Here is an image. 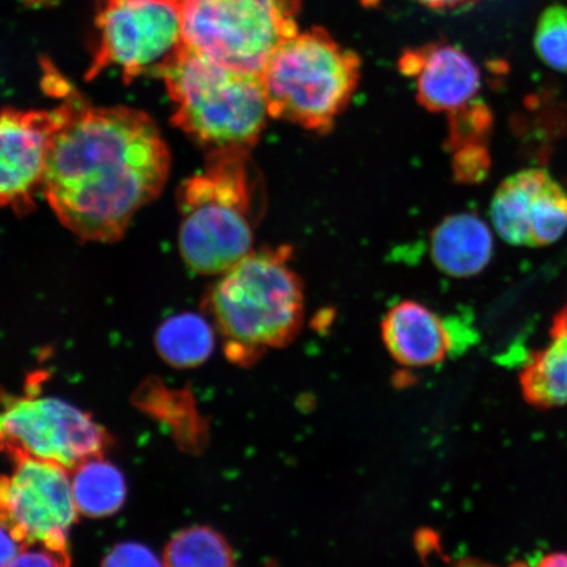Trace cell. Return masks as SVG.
Listing matches in <instances>:
<instances>
[{
    "label": "cell",
    "mask_w": 567,
    "mask_h": 567,
    "mask_svg": "<svg viewBox=\"0 0 567 567\" xmlns=\"http://www.w3.org/2000/svg\"><path fill=\"white\" fill-rule=\"evenodd\" d=\"M534 567H567V553H551L543 557Z\"/></svg>",
    "instance_id": "cell-25"
},
{
    "label": "cell",
    "mask_w": 567,
    "mask_h": 567,
    "mask_svg": "<svg viewBox=\"0 0 567 567\" xmlns=\"http://www.w3.org/2000/svg\"><path fill=\"white\" fill-rule=\"evenodd\" d=\"M174 104L173 123L208 154L250 152L269 117L264 82L182 45L158 74Z\"/></svg>",
    "instance_id": "cell-4"
},
{
    "label": "cell",
    "mask_w": 567,
    "mask_h": 567,
    "mask_svg": "<svg viewBox=\"0 0 567 567\" xmlns=\"http://www.w3.org/2000/svg\"><path fill=\"white\" fill-rule=\"evenodd\" d=\"M488 169V155L480 144L457 148L453 159V173L461 182L474 183L484 179Z\"/></svg>",
    "instance_id": "cell-20"
},
{
    "label": "cell",
    "mask_w": 567,
    "mask_h": 567,
    "mask_svg": "<svg viewBox=\"0 0 567 567\" xmlns=\"http://www.w3.org/2000/svg\"><path fill=\"white\" fill-rule=\"evenodd\" d=\"M13 463V472L0 476V524L21 548L39 545L70 567L69 532L80 515L70 472L47 461Z\"/></svg>",
    "instance_id": "cell-9"
},
{
    "label": "cell",
    "mask_w": 567,
    "mask_h": 567,
    "mask_svg": "<svg viewBox=\"0 0 567 567\" xmlns=\"http://www.w3.org/2000/svg\"><path fill=\"white\" fill-rule=\"evenodd\" d=\"M155 346L168 365L188 370L209 359L215 349V332L207 319L200 316L176 315L159 326Z\"/></svg>",
    "instance_id": "cell-17"
},
{
    "label": "cell",
    "mask_w": 567,
    "mask_h": 567,
    "mask_svg": "<svg viewBox=\"0 0 567 567\" xmlns=\"http://www.w3.org/2000/svg\"><path fill=\"white\" fill-rule=\"evenodd\" d=\"M45 83L62 99L65 116L49 148L42 194L78 238L116 243L165 188L167 142L145 112L89 104L59 74Z\"/></svg>",
    "instance_id": "cell-1"
},
{
    "label": "cell",
    "mask_w": 567,
    "mask_h": 567,
    "mask_svg": "<svg viewBox=\"0 0 567 567\" xmlns=\"http://www.w3.org/2000/svg\"><path fill=\"white\" fill-rule=\"evenodd\" d=\"M455 567H495V566L478 561V559L470 558V559H461V561H458L455 565ZM512 567H528V566L524 565V564H516Z\"/></svg>",
    "instance_id": "cell-26"
},
{
    "label": "cell",
    "mask_w": 567,
    "mask_h": 567,
    "mask_svg": "<svg viewBox=\"0 0 567 567\" xmlns=\"http://www.w3.org/2000/svg\"><path fill=\"white\" fill-rule=\"evenodd\" d=\"M520 382L524 395L535 406L567 405V307L555 318L548 344L527 361Z\"/></svg>",
    "instance_id": "cell-15"
},
{
    "label": "cell",
    "mask_w": 567,
    "mask_h": 567,
    "mask_svg": "<svg viewBox=\"0 0 567 567\" xmlns=\"http://www.w3.org/2000/svg\"><path fill=\"white\" fill-rule=\"evenodd\" d=\"M32 2H33V3H34V2L42 3V2H44V0H32Z\"/></svg>",
    "instance_id": "cell-27"
},
{
    "label": "cell",
    "mask_w": 567,
    "mask_h": 567,
    "mask_svg": "<svg viewBox=\"0 0 567 567\" xmlns=\"http://www.w3.org/2000/svg\"><path fill=\"white\" fill-rule=\"evenodd\" d=\"M536 53L545 65L567 74V7H548L537 21Z\"/></svg>",
    "instance_id": "cell-19"
},
{
    "label": "cell",
    "mask_w": 567,
    "mask_h": 567,
    "mask_svg": "<svg viewBox=\"0 0 567 567\" xmlns=\"http://www.w3.org/2000/svg\"><path fill=\"white\" fill-rule=\"evenodd\" d=\"M403 75L413 78L417 102L449 115L477 102L481 71L472 56L446 42L410 49L400 59Z\"/></svg>",
    "instance_id": "cell-12"
},
{
    "label": "cell",
    "mask_w": 567,
    "mask_h": 567,
    "mask_svg": "<svg viewBox=\"0 0 567 567\" xmlns=\"http://www.w3.org/2000/svg\"><path fill=\"white\" fill-rule=\"evenodd\" d=\"M23 550L9 530L0 524V567H7Z\"/></svg>",
    "instance_id": "cell-23"
},
{
    "label": "cell",
    "mask_w": 567,
    "mask_h": 567,
    "mask_svg": "<svg viewBox=\"0 0 567 567\" xmlns=\"http://www.w3.org/2000/svg\"><path fill=\"white\" fill-rule=\"evenodd\" d=\"M7 567H62L56 558L45 549H23Z\"/></svg>",
    "instance_id": "cell-22"
},
{
    "label": "cell",
    "mask_w": 567,
    "mask_h": 567,
    "mask_svg": "<svg viewBox=\"0 0 567 567\" xmlns=\"http://www.w3.org/2000/svg\"><path fill=\"white\" fill-rule=\"evenodd\" d=\"M0 455L47 461L73 472L101 457L112 439L84 411L53 396H0Z\"/></svg>",
    "instance_id": "cell-7"
},
{
    "label": "cell",
    "mask_w": 567,
    "mask_h": 567,
    "mask_svg": "<svg viewBox=\"0 0 567 567\" xmlns=\"http://www.w3.org/2000/svg\"><path fill=\"white\" fill-rule=\"evenodd\" d=\"M96 28L87 80L111 68L126 83L159 74L183 45L181 0H99Z\"/></svg>",
    "instance_id": "cell-8"
},
{
    "label": "cell",
    "mask_w": 567,
    "mask_h": 567,
    "mask_svg": "<svg viewBox=\"0 0 567 567\" xmlns=\"http://www.w3.org/2000/svg\"><path fill=\"white\" fill-rule=\"evenodd\" d=\"M491 216L506 243L549 246L567 231V190L547 169H523L496 189Z\"/></svg>",
    "instance_id": "cell-10"
},
{
    "label": "cell",
    "mask_w": 567,
    "mask_h": 567,
    "mask_svg": "<svg viewBox=\"0 0 567 567\" xmlns=\"http://www.w3.org/2000/svg\"><path fill=\"white\" fill-rule=\"evenodd\" d=\"M165 567H236V556L226 538L205 526L184 528L163 553Z\"/></svg>",
    "instance_id": "cell-18"
},
{
    "label": "cell",
    "mask_w": 567,
    "mask_h": 567,
    "mask_svg": "<svg viewBox=\"0 0 567 567\" xmlns=\"http://www.w3.org/2000/svg\"><path fill=\"white\" fill-rule=\"evenodd\" d=\"M301 0H181L183 44L240 73L261 75L292 38Z\"/></svg>",
    "instance_id": "cell-6"
},
{
    "label": "cell",
    "mask_w": 567,
    "mask_h": 567,
    "mask_svg": "<svg viewBox=\"0 0 567 567\" xmlns=\"http://www.w3.org/2000/svg\"><path fill=\"white\" fill-rule=\"evenodd\" d=\"M381 331L389 353L396 363L408 368L436 365L456 349L452 323L425 305L411 300L390 308Z\"/></svg>",
    "instance_id": "cell-13"
},
{
    "label": "cell",
    "mask_w": 567,
    "mask_h": 567,
    "mask_svg": "<svg viewBox=\"0 0 567 567\" xmlns=\"http://www.w3.org/2000/svg\"><path fill=\"white\" fill-rule=\"evenodd\" d=\"M494 254L492 230L473 213L443 219L431 234V258L452 278H472L484 271Z\"/></svg>",
    "instance_id": "cell-14"
},
{
    "label": "cell",
    "mask_w": 567,
    "mask_h": 567,
    "mask_svg": "<svg viewBox=\"0 0 567 567\" xmlns=\"http://www.w3.org/2000/svg\"><path fill=\"white\" fill-rule=\"evenodd\" d=\"M103 567H165V565L145 545L123 543L116 545L106 555Z\"/></svg>",
    "instance_id": "cell-21"
},
{
    "label": "cell",
    "mask_w": 567,
    "mask_h": 567,
    "mask_svg": "<svg viewBox=\"0 0 567 567\" xmlns=\"http://www.w3.org/2000/svg\"><path fill=\"white\" fill-rule=\"evenodd\" d=\"M360 68L359 55L328 32H297L269 56L260 75L269 117L329 133L358 89Z\"/></svg>",
    "instance_id": "cell-5"
},
{
    "label": "cell",
    "mask_w": 567,
    "mask_h": 567,
    "mask_svg": "<svg viewBox=\"0 0 567 567\" xmlns=\"http://www.w3.org/2000/svg\"><path fill=\"white\" fill-rule=\"evenodd\" d=\"M290 255L289 246L251 251L205 296L203 308L231 363L251 365L268 350L286 347L300 334L303 284L289 266Z\"/></svg>",
    "instance_id": "cell-2"
},
{
    "label": "cell",
    "mask_w": 567,
    "mask_h": 567,
    "mask_svg": "<svg viewBox=\"0 0 567 567\" xmlns=\"http://www.w3.org/2000/svg\"><path fill=\"white\" fill-rule=\"evenodd\" d=\"M78 513L89 517L116 514L126 499L123 473L101 457L84 461L73 471L71 480Z\"/></svg>",
    "instance_id": "cell-16"
},
{
    "label": "cell",
    "mask_w": 567,
    "mask_h": 567,
    "mask_svg": "<svg viewBox=\"0 0 567 567\" xmlns=\"http://www.w3.org/2000/svg\"><path fill=\"white\" fill-rule=\"evenodd\" d=\"M63 116L62 104L51 111L0 110V208L21 215L32 209Z\"/></svg>",
    "instance_id": "cell-11"
},
{
    "label": "cell",
    "mask_w": 567,
    "mask_h": 567,
    "mask_svg": "<svg viewBox=\"0 0 567 567\" xmlns=\"http://www.w3.org/2000/svg\"><path fill=\"white\" fill-rule=\"evenodd\" d=\"M416 2L434 10H455L476 3L478 0H416Z\"/></svg>",
    "instance_id": "cell-24"
},
{
    "label": "cell",
    "mask_w": 567,
    "mask_h": 567,
    "mask_svg": "<svg viewBox=\"0 0 567 567\" xmlns=\"http://www.w3.org/2000/svg\"><path fill=\"white\" fill-rule=\"evenodd\" d=\"M250 152L208 154L203 172L177 190L181 255L190 271L223 275L252 251L261 210Z\"/></svg>",
    "instance_id": "cell-3"
}]
</instances>
